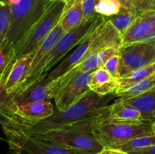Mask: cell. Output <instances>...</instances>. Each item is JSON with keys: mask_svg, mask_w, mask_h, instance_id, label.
Masks as SVG:
<instances>
[{"mask_svg": "<svg viewBox=\"0 0 155 154\" xmlns=\"http://www.w3.org/2000/svg\"><path fill=\"white\" fill-rule=\"evenodd\" d=\"M117 98L115 93L101 95L89 91L84 97L64 110L54 108L50 117L29 125L30 134L46 132L98 117L107 112L110 102Z\"/></svg>", "mask_w": 155, "mask_h": 154, "instance_id": "1", "label": "cell"}, {"mask_svg": "<svg viewBox=\"0 0 155 154\" xmlns=\"http://www.w3.org/2000/svg\"><path fill=\"white\" fill-rule=\"evenodd\" d=\"M104 19L105 17L95 13L90 18L83 20L77 27L64 33L54 48L44 57L40 63L27 72L25 79L15 94L22 91L29 86L45 79L70 51L81 43Z\"/></svg>", "mask_w": 155, "mask_h": 154, "instance_id": "2", "label": "cell"}, {"mask_svg": "<svg viewBox=\"0 0 155 154\" xmlns=\"http://www.w3.org/2000/svg\"><path fill=\"white\" fill-rule=\"evenodd\" d=\"M122 45V35L105 18L104 21L74 48L72 52L68 54L46 77L51 81L56 79L74 69L93 53L108 48L120 49Z\"/></svg>", "mask_w": 155, "mask_h": 154, "instance_id": "3", "label": "cell"}, {"mask_svg": "<svg viewBox=\"0 0 155 154\" xmlns=\"http://www.w3.org/2000/svg\"><path fill=\"white\" fill-rule=\"evenodd\" d=\"M108 111L95 118L92 131L103 147L117 148L129 140L154 131V122H120L107 119Z\"/></svg>", "mask_w": 155, "mask_h": 154, "instance_id": "4", "label": "cell"}, {"mask_svg": "<svg viewBox=\"0 0 155 154\" xmlns=\"http://www.w3.org/2000/svg\"><path fill=\"white\" fill-rule=\"evenodd\" d=\"M94 119L32 135L70 149L97 153L103 149V146L96 140L92 131Z\"/></svg>", "mask_w": 155, "mask_h": 154, "instance_id": "5", "label": "cell"}, {"mask_svg": "<svg viewBox=\"0 0 155 154\" xmlns=\"http://www.w3.org/2000/svg\"><path fill=\"white\" fill-rule=\"evenodd\" d=\"M66 2L60 0L49 2L42 18L30 29L22 40L12 49V61L28 54H34L53 29L58 24Z\"/></svg>", "mask_w": 155, "mask_h": 154, "instance_id": "6", "label": "cell"}, {"mask_svg": "<svg viewBox=\"0 0 155 154\" xmlns=\"http://www.w3.org/2000/svg\"><path fill=\"white\" fill-rule=\"evenodd\" d=\"M48 0H19L11 6V22L5 45L13 49L42 18Z\"/></svg>", "mask_w": 155, "mask_h": 154, "instance_id": "7", "label": "cell"}, {"mask_svg": "<svg viewBox=\"0 0 155 154\" xmlns=\"http://www.w3.org/2000/svg\"><path fill=\"white\" fill-rule=\"evenodd\" d=\"M3 131L7 137L9 149L22 154H95L45 141L24 130L6 129Z\"/></svg>", "mask_w": 155, "mask_h": 154, "instance_id": "8", "label": "cell"}, {"mask_svg": "<svg viewBox=\"0 0 155 154\" xmlns=\"http://www.w3.org/2000/svg\"><path fill=\"white\" fill-rule=\"evenodd\" d=\"M119 79L136 69L155 62V42H133L119 50Z\"/></svg>", "mask_w": 155, "mask_h": 154, "instance_id": "9", "label": "cell"}, {"mask_svg": "<svg viewBox=\"0 0 155 154\" xmlns=\"http://www.w3.org/2000/svg\"><path fill=\"white\" fill-rule=\"evenodd\" d=\"M91 74L92 72H81L75 74L54 97L55 108L64 110L84 97L90 91L89 83Z\"/></svg>", "mask_w": 155, "mask_h": 154, "instance_id": "10", "label": "cell"}, {"mask_svg": "<svg viewBox=\"0 0 155 154\" xmlns=\"http://www.w3.org/2000/svg\"><path fill=\"white\" fill-rule=\"evenodd\" d=\"M137 42H155V10L139 14L123 34V45Z\"/></svg>", "mask_w": 155, "mask_h": 154, "instance_id": "11", "label": "cell"}, {"mask_svg": "<svg viewBox=\"0 0 155 154\" xmlns=\"http://www.w3.org/2000/svg\"><path fill=\"white\" fill-rule=\"evenodd\" d=\"M51 80L45 77L43 79L29 86L22 91L13 95L17 105H24L33 102L51 101L54 98L55 94L49 87Z\"/></svg>", "mask_w": 155, "mask_h": 154, "instance_id": "12", "label": "cell"}, {"mask_svg": "<svg viewBox=\"0 0 155 154\" xmlns=\"http://www.w3.org/2000/svg\"><path fill=\"white\" fill-rule=\"evenodd\" d=\"M54 112V107L51 101H38L18 105L16 116L29 126L31 124L36 123L50 117Z\"/></svg>", "mask_w": 155, "mask_h": 154, "instance_id": "13", "label": "cell"}, {"mask_svg": "<svg viewBox=\"0 0 155 154\" xmlns=\"http://www.w3.org/2000/svg\"><path fill=\"white\" fill-rule=\"evenodd\" d=\"M33 54L20 57L14 63L4 86L8 92L13 95L27 76L33 60Z\"/></svg>", "mask_w": 155, "mask_h": 154, "instance_id": "14", "label": "cell"}, {"mask_svg": "<svg viewBox=\"0 0 155 154\" xmlns=\"http://www.w3.org/2000/svg\"><path fill=\"white\" fill-rule=\"evenodd\" d=\"M89 87L91 91L101 95L116 94L118 82L107 69L101 66L92 72Z\"/></svg>", "mask_w": 155, "mask_h": 154, "instance_id": "15", "label": "cell"}, {"mask_svg": "<svg viewBox=\"0 0 155 154\" xmlns=\"http://www.w3.org/2000/svg\"><path fill=\"white\" fill-rule=\"evenodd\" d=\"M107 119L120 122H141L144 121L142 113L123 100L117 98L107 106Z\"/></svg>", "mask_w": 155, "mask_h": 154, "instance_id": "16", "label": "cell"}, {"mask_svg": "<svg viewBox=\"0 0 155 154\" xmlns=\"http://www.w3.org/2000/svg\"><path fill=\"white\" fill-rule=\"evenodd\" d=\"M83 20L82 0H70L65 4L59 24L66 33L79 25Z\"/></svg>", "mask_w": 155, "mask_h": 154, "instance_id": "17", "label": "cell"}, {"mask_svg": "<svg viewBox=\"0 0 155 154\" xmlns=\"http://www.w3.org/2000/svg\"><path fill=\"white\" fill-rule=\"evenodd\" d=\"M123 101L139 110L145 120L154 122L153 113L155 111V87L145 93Z\"/></svg>", "mask_w": 155, "mask_h": 154, "instance_id": "18", "label": "cell"}, {"mask_svg": "<svg viewBox=\"0 0 155 154\" xmlns=\"http://www.w3.org/2000/svg\"><path fill=\"white\" fill-rule=\"evenodd\" d=\"M155 73V62L147 66L136 69L127 75L118 79V89L117 92L125 90L135 83H137ZM116 92V93H117Z\"/></svg>", "mask_w": 155, "mask_h": 154, "instance_id": "19", "label": "cell"}, {"mask_svg": "<svg viewBox=\"0 0 155 154\" xmlns=\"http://www.w3.org/2000/svg\"><path fill=\"white\" fill-rule=\"evenodd\" d=\"M155 87V73L151 76L142 80L137 83H135L125 90L117 92L118 98L120 99H128L140 95L148 91Z\"/></svg>", "mask_w": 155, "mask_h": 154, "instance_id": "20", "label": "cell"}, {"mask_svg": "<svg viewBox=\"0 0 155 154\" xmlns=\"http://www.w3.org/2000/svg\"><path fill=\"white\" fill-rule=\"evenodd\" d=\"M137 16V14L133 11L123 8L118 14L106 18L123 36V34L132 25Z\"/></svg>", "mask_w": 155, "mask_h": 154, "instance_id": "21", "label": "cell"}, {"mask_svg": "<svg viewBox=\"0 0 155 154\" xmlns=\"http://www.w3.org/2000/svg\"><path fill=\"white\" fill-rule=\"evenodd\" d=\"M155 145V131L149 134H143L137 137L129 140L127 143H124L121 146H118V149L125 151L127 152L137 149H144V148L150 147Z\"/></svg>", "mask_w": 155, "mask_h": 154, "instance_id": "22", "label": "cell"}, {"mask_svg": "<svg viewBox=\"0 0 155 154\" xmlns=\"http://www.w3.org/2000/svg\"><path fill=\"white\" fill-rule=\"evenodd\" d=\"M11 22V5L0 0V48L5 45Z\"/></svg>", "mask_w": 155, "mask_h": 154, "instance_id": "23", "label": "cell"}, {"mask_svg": "<svg viewBox=\"0 0 155 154\" xmlns=\"http://www.w3.org/2000/svg\"><path fill=\"white\" fill-rule=\"evenodd\" d=\"M122 8L120 0H98L95 8V13L109 18L119 13Z\"/></svg>", "mask_w": 155, "mask_h": 154, "instance_id": "24", "label": "cell"}, {"mask_svg": "<svg viewBox=\"0 0 155 154\" xmlns=\"http://www.w3.org/2000/svg\"><path fill=\"white\" fill-rule=\"evenodd\" d=\"M17 109L18 105L15 103L14 96L9 94L5 88L4 85L0 82V110L10 116L18 119L16 116Z\"/></svg>", "mask_w": 155, "mask_h": 154, "instance_id": "25", "label": "cell"}, {"mask_svg": "<svg viewBox=\"0 0 155 154\" xmlns=\"http://www.w3.org/2000/svg\"><path fill=\"white\" fill-rule=\"evenodd\" d=\"M12 51L8 47L3 45L0 48V82L4 85L8 75L12 69Z\"/></svg>", "mask_w": 155, "mask_h": 154, "instance_id": "26", "label": "cell"}, {"mask_svg": "<svg viewBox=\"0 0 155 154\" xmlns=\"http://www.w3.org/2000/svg\"><path fill=\"white\" fill-rule=\"evenodd\" d=\"M123 8L129 9L135 13H142L146 11L155 10V0H120Z\"/></svg>", "mask_w": 155, "mask_h": 154, "instance_id": "27", "label": "cell"}, {"mask_svg": "<svg viewBox=\"0 0 155 154\" xmlns=\"http://www.w3.org/2000/svg\"><path fill=\"white\" fill-rule=\"evenodd\" d=\"M0 125L2 127L3 130H26L28 128V125L24 122L10 116L1 110H0Z\"/></svg>", "mask_w": 155, "mask_h": 154, "instance_id": "28", "label": "cell"}, {"mask_svg": "<svg viewBox=\"0 0 155 154\" xmlns=\"http://www.w3.org/2000/svg\"><path fill=\"white\" fill-rule=\"evenodd\" d=\"M119 65H120V54H114L109 57L103 65V67L107 69L114 78L119 79Z\"/></svg>", "mask_w": 155, "mask_h": 154, "instance_id": "29", "label": "cell"}, {"mask_svg": "<svg viewBox=\"0 0 155 154\" xmlns=\"http://www.w3.org/2000/svg\"><path fill=\"white\" fill-rule=\"evenodd\" d=\"M98 0H82V8H83L84 19L90 18L95 14V8Z\"/></svg>", "mask_w": 155, "mask_h": 154, "instance_id": "30", "label": "cell"}, {"mask_svg": "<svg viewBox=\"0 0 155 154\" xmlns=\"http://www.w3.org/2000/svg\"><path fill=\"white\" fill-rule=\"evenodd\" d=\"M95 154H129L128 152L122 150L118 148H110V147H103L101 151Z\"/></svg>", "mask_w": 155, "mask_h": 154, "instance_id": "31", "label": "cell"}, {"mask_svg": "<svg viewBox=\"0 0 155 154\" xmlns=\"http://www.w3.org/2000/svg\"><path fill=\"white\" fill-rule=\"evenodd\" d=\"M129 154H155V145L150 147L144 148V149H137L128 152Z\"/></svg>", "mask_w": 155, "mask_h": 154, "instance_id": "32", "label": "cell"}, {"mask_svg": "<svg viewBox=\"0 0 155 154\" xmlns=\"http://www.w3.org/2000/svg\"><path fill=\"white\" fill-rule=\"evenodd\" d=\"M52 1H56V0H48V2H52ZM60 1H63V2H69L70 0H60Z\"/></svg>", "mask_w": 155, "mask_h": 154, "instance_id": "33", "label": "cell"}, {"mask_svg": "<svg viewBox=\"0 0 155 154\" xmlns=\"http://www.w3.org/2000/svg\"><path fill=\"white\" fill-rule=\"evenodd\" d=\"M152 128H153V130H154V131H155V121L154 122V123H153Z\"/></svg>", "mask_w": 155, "mask_h": 154, "instance_id": "34", "label": "cell"}, {"mask_svg": "<svg viewBox=\"0 0 155 154\" xmlns=\"http://www.w3.org/2000/svg\"><path fill=\"white\" fill-rule=\"evenodd\" d=\"M11 154H22V153H21V152H12V153H11Z\"/></svg>", "mask_w": 155, "mask_h": 154, "instance_id": "35", "label": "cell"}, {"mask_svg": "<svg viewBox=\"0 0 155 154\" xmlns=\"http://www.w3.org/2000/svg\"><path fill=\"white\" fill-rule=\"evenodd\" d=\"M153 118H154V119L155 121V111L154 112V113H153Z\"/></svg>", "mask_w": 155, "mask_h": 154, "instance_id": "36", "label": "cell"}, {"mask_svg": "<svg viewBox=\"0 0 155 154\" xmlns=\"http://www.w3.org/2000/svg\"><path fill=\"white\" fill-rule=\"evenodd\" d=\"M0 140H4V139H3L2 137H0Z\"/></svg>", "mask_w": 155, "mask_h": 154, "instance_id": "37", "label": "cell"}]
</instances>
